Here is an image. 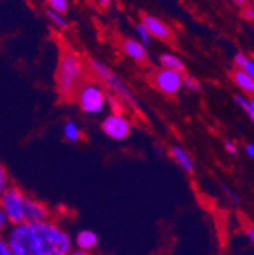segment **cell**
Instances as JSON below:
<instances>
[{
	"label": "cell",
	"instance_id": "cell-1",
	"mask_svg": "<svg viewBox=\"0 0 254 255\" xmlns=\"http://www.w3.org/2000/svg\"><path fill=\"white\" fill-rule=\"evenodd\" d=\"M84 78V62L81 56L73 50H64L59 55L55 82L56 91L61 99H70L75 93H78L81 81Z\"/></svg>",
	"mask_w": 254,
	"mask_h": 255
},
{
	"label": "cell",
	"instance_id": "cell-2",
	"mask_svg": "<svg viewBox=\"0 0 254 255\" xmlns=\"http://www.w3.org/2000/svg\"><path fill=\"white\" fill-rule=\"evenodd\" d=\"M41 255H69L73 249L70 236L52 220L32 223Z\"/></svg>",
	"mask_w": 254,
	"mask_h": 255
},
{
	"label": "cell",
	"instance_id": "cell-3",
	"mask_svg": "<svg viewBox=\"0 0 254 255\" xmlns=\"http://www.w3.org/2000/svg\"><path fill=\"white\" fill-rule=\"evenodd\" d=\"M88 69L90 72L99 79V82L113 94L117 99H120L125 105L128 107H136V94L134 91L126 84L110 66H107L105 62L91 58L88 61Z\"/></svg>",
	"mask_w": 254,
	"mask_h": 255
},
{
	"label": "cell",
	"instance_id": "cell-4",
	"mask_svg": "<svg viewBox=\"0 0 254 255\" xmlns=\"http://www.w3.org/2000/svg\"><path fill=\"white\" fill-rule=\"evenodd\" d=\"M110 96L105 91V87L101 82L88 81L84 82L78 93H76V102L82 113L88 116H99L108 107Z\"/></svg>",
	"mask_w": 254,
	"mask_h": 255
},
{
	"label": "cell",
	"instance_id": "cell-5",
	"mask_svg": "<svg viewBox=\"0 0 254 255\" xmlns=\"http://www.w3.org/2000/svg\"><path fill=\"white\" fill-rule=\"evenodd\" d=\"M5 240L14 255H41L34 227L29 222L12 225Z\"/></svg>",
	"mask_w": 254,
	"mask_h": 255
},
{
	"label": "cell",
	"instance_id": "cell-6",
	"mask_svg": "<svg viewBox=\"0 0 254 255\" xmlns=\"http://www.w3.org/2000/svg\"><path fill=\"white\" fill-rule=\"evenodd\" d=\"M0 208H2L8 219L9 225H18V223L26 222L24 217V205H26V196L18 187L9 185L3 193H0Z\"/></svg>",
	"mask_w": 254,
	"mask_h": 255
},
{
	"label": "cell",
	"instance_id": "cell-7",
	"mask_svg": "<svg viewBox=\"0 0 254 255\" xmlns=\"http://www.w3.org/2000/svg\"><path fill=\"white\" fill-rule=\"evenodd\" d=\"M183 73L175 72V70H169V69H157L152 72V85L166 96H175L180 93L183 87Z\"/></svg>",
	"mask_w": 254,
	"mask_h": 255
},
{
	"label": "cell",
	"instance_id": "cell-8",
	"mask_svg": "<svg viewBox=\"0 0 254 255\" xmlns=\"http://www.w3.org/2000/svg\"><path fill=\"white\" fill-rule=\"evenodd\" d=\"M102 132L116 141L128 138L131 134V122L123 113H110L101 123Z\"/></svg>",
	"mask_w": 254,
	"mask_h": 255
},
{
	"label": "cell",
	"instance_id": "cell-9",
	"mask_svg": "<svg viewBox=\"0 0 254 255\" xmlns=\"http://www.w3.org/2000/svg\"><path fill=\"white\" fill-rule=\"evenodd\" d=\"M140 21H142V23L145 24V27L149 30V34L152 35V38L160 40V41H165V43H168V41L172 40V37H174L172 29H171V26H169L166 21H163L162 18H158V17H155V15H152V14H143Z\"/></svg>",
	"mask_w": 254,
	"mask_h": 255
},
{
	"label": "cell",
	"instance_id": "cell-10",
	"mask_svg": "<svg viewBox=\"0 0 254 255\" xmlns=\"http://www.w3.org/2000/svg\"><path fill=\"white\" fill-rule=\"evenodd\" d=\"M120 49L126 56L136 62H145L148 59V49L137 38H123L120 43Z\"/></svg>",
	"mask_w": 254,
	"mask_h": 255
},
{
	"label": "cell",
	"instance_id": "cell-11",
	"mask_svg": "<svg viewBox=\"0 0 254 255\" xmlns=\"http://www.w3.org/2000/svg\"><path fill=\"white\" fill-rule=\"evenodd\" d=\"M24 217H26V222H29V223L46 222V220H49V210L43 202H40L37 199L26 198Z\"/></svg>",
	"mask_w": 254,
	"mask_h": 255
},
{
	"label": "cell",
	"instance_id": "cell-12",
	"mask_svg": "<svg viewBox=\"0 0 254 255\" xmlns=\"http://www.w3.org/2000/svg\"><path fill=\"white\" fill-rule=\"evenodd\" d=\"M171 156L174 158V161H175L186 173H194V170H195L194 159H192V156H190V153H189L184 147H181V146H178V144L172 146V147H171Z\"/></svg>",
	"mask_w": 254,
	"mask_h": 255
},
{
	"label": "cell",
	"instance_id": "cell-13",
	"mask_svg": "<svg viewBox=\"0 0 254 255\" xmlns=\"http://www.w3.org/2000/svg\"><path fill=\"white\" fill-rule=\"evenodd\" d=\"M232 81L244 94H248L251 98L254 96V78H251L248 73H245L241 69H236L232 73Z\"/></svg>",
	"mask_w": 254,
	"mask_h": 255
},
{
	"label": "cell",
	"instance_id": "cell-14",
	"mask_svg": "<svg viewBox=\"0 0 254 255\" xmlns=\"http://www.w3.org/2000/svg\"><path fill=\"white\" fill-rule=\"evenodd\" d=\"M98 234L91 231V230H82L76 234L75 237V246L76 249H81V251H87L90 252L91 249H94L98 246Z\"/></svg>",
	"mask_w": 254,
	"mask_h": 255
},
{
	"label": "cell",
	"instance_id": "cell-15",
	"mask_svg": "<svg viewBox=\"0 0 254 255\" xmlns=\"http://www.w3.org/2000/svg\"><path fill=\"white\" fill-rule=\"evenodd\" d=\"M158 62H160V66L163 69H169V70H175V72H180V73H184V62L183 59L172 53V52H163L160 53V56H158Z\"/></svg>",
	"mask_w": 254,
	"mask_h": 255
},
{
	"label": "cell",
	"instance_id": "cell-16",
	"mask_svg": "<svg viewBox=\"0 0 254 255\" xmlns=\"http://www.w3.org/2000/svg\"><path fill=\"white\" fill-rule=\"evenodd\" d=\"M233 64L236 66V69H241L245 73H248L251 78H254V59L253 58H250L248 55L242 52H238L233 56Z\"/></svg>",
	"mask_w": 254,
	"mask_h": 255
},
{
	"label": "cell",
	"instance_id": "cell-17",
	"mask_svg": "<svg viewBox=\"0 0 254 255\" xmlns=\"http://www.w3.org/2000/svg\"><path fill=\"white\" fill-rule=\"evenodd\" d=\"M62 134H64L67 141H72V143L81 140V129L73 120H69L64 123V126H62Z\"/></svg>",
	"mask_w": 254,
	"mask_h": 255
},
{
	"label": "cell",
	"instance_id": "cell-18",
	"mask_svg": "<svg viewBox=\"0 0 254 255\" xmlns=\"http://www.w3.org/2000/svg\"><path fill=\"white\" fill-rule=\"evenodd\" d=\"M235 101L244 110V113L250 117V120L254 123V96L253 98H245L242 94H236Z\"/></svg>",
	"mask_w": 254,
	"mask_h": 255
},
{
	"label": "cell",
	"instance_id": "cell-19",
	"mask_svg": "<svg viewBox=\"0 0 254 255\" xmlns=\"http://www.w3.org/2000/svg\"><path fill=\"white\" fill-rule=\"evenodd\" d=\"M46 15H47L49 21H50L55 27H58V29H61V30L67 29L69 23H67L66 15L62 14V12H58V11H53V9H49V8H47V9H46Z\"/></svg>",
	"mask_w": 254,
	"mask_h": 255
},
{
	"label": "cell",
	"instance_id": "cell-20",
	"mask_svg": "<svg viewBox=\"0 0 254 255\" xmlns=\"http://www.w3.org/2000/svg\"><path fill=\"white\" fill-rule=\"evenodd\" d=\"M134 35H136L134 38H137V40H139L140 43H143L146 47H148V46L152 43V40H154L152 35L149 34V30L145 27V24H143L142 21H139V23L134 24Z\"/></svg>",
	"mask_w": 254,
	"mask_h": 255
},
{
	"label": "cell",
	"instance_id": "cell-21",
	"mask_svg": "<svg viewBox=\"0 0 254 255\" xmlns=\"http://www.w3.org/2000/svg\"><path fill=\"white\" fill-rule=\"evenodd\" d=\"M43 2L47 5L49 9L58 11V12H67L69 9V0H43Z\"/></svg>",
	"mask_w": 254,
	"mask_h": 255
},
{
	"label": "cell",
	"instance_id": "cell-22",
	"mask_svg": "<svg viewBox=\"0 0 254 255\" xmlns=\"http://www.w3.org/2000/svg\"><path fill=\"white\" fill-rule=\"evenodd\" d=\"M183 87L189 91H198L201 88V84L198 82V79H195L190 75H184L183 76Z\"/></svg>",
	"mask_w": 254,
	"mask_h": 255
},
{
	"label": "cell",
	"instance_id": "cell-23",
	"mask_svg": "<svg viewBox=\"0 0 254 255\" xmlns=\"http://www.w3.org/2000/svg\"><path fill=\"white\" fill-rule=\"evenodd\" d=\"M122 101L117 99L116 96L110 94V98H108V107L110 110H113V113H122Z\"/></svg>",
	"mask_w": 254,
	"mask_h": 255
},
{
	"label": "cell",
	"instance_id": "cell-24",
	"mask_svg": "<svg viewBox=\"0 0 254 255\" xmlns=\"http://www.w3.org/2000/svg\"><path fill=\"white\" fill-rule=\"evenodd\" d=\"M222 188H224V191H226V195H227V198L230 199V202L233 204V205H241V198L235 193V191L232 190V188H229L227 185H222Z\"/></svg>",
	"mask_w": 254,
	"mask_h": 255
},
{
	"label": "cell",
	"instance_id": "cell-25",
	"mask_svg": "<svg viewBox=\"0 0 254 255\" xmlns=\"http://www.w3.org/2000/svg\"><path fill=\"white\" fill-rule=\"evenodd\" d=\"M8 178H6V170L5 167L0 169V193H3V191L8 188Z\"/></svg>",
	"mask_w": 254,
	"mask_h": 255
},
{
	"label": "cell",
	"instance_id": "cell-26",
	"mask_svg": "<svg viewBox=\"0 0 254 255\" xmlns=\"http://www.w3.org/2000/svg\"><path fill=\"white\" fill-rule=\"evenodd\" d=\"M224 146H226V150H227L230 155H233V156H236V155H238L239 149H238V146H236V143H235V141H232V140H226Z\"/></svg>",
	"mask_w": 254,
	"mask_h": 255
},
{
	"label": "cell",
	"instance_id": "cell-27",
	"mask_svg": "<svg viewBox=\"0 0 254 255\" xmlns=\"http://www.w3.org/2000/svg\"><path fill=\"white\" fill-rule=\"evenodd\" d=\"M0 255H14L12 251L9 249V246H8V243H6L5 239L0 240Z\"/></svg>",
	"mask_w": 254,
	"mask_h": 255
},
{
	"label": "cell",
	"instance_id": "cell-28",
	"mask_svg": "<svg viewBox=\"0 0 254 255\" xmlns=\"http://www.w3.org/2000/svg\"><path fill=\"white\" fill-rule=\"evenodd\" d=\"M244 17H245V20H248V21H253L254 20V6H245L244 8Z\"/></svg>",
	"mask_w": 254,
	"mask_h": 255
},
{
	"label": "cell",
	"instance_id": "cell-29",
	"mask_svg": "<svg viewBox=\"0 0 254 255\" xmlns=\"http://www.w3.org/2000/svg\"><path fill=\"white\" fill-rule=\"evenodd\" d=\"M6 223H9V219H8V216H6V213H5L2 208H0V228L5 230Z\"/></svg>",
	"mask_w": 254,
	"mask_h": 255
},
{
	"label": "cell",
	"instance_id": "cell-30",
	"mask_svg": "<svg viewBox=\"0 0 254 255\" xmlns=\"http://www.w3.org/2000/svg\"><path fill=\"white\" fill-rule=\"evenodd\" d=\"M245 153L248 158H254V143H247L245 144Z\"/></svg>",
	"mask_w": 254,
	"mask_h": 255
},
{
	"label": "cell",
	"instance_id": "cell-31",
	"mask_svg": "<svg viewBox=\"0 0 254 255\" xmlns=\"http://www.w3.org/2000/svg\"><path fill=\"white\" fill-rule=\"evenodd\" d=\"M245 233H247V237H248L250 243L254 246V227H248Z\"/></svg>",
	"mask_w": 254,
	"mask_h": 255
},
{
	"label": "cell",
	"instance_id": "cell-32",
	"mask_svg": "<svg viewBox=\"0 0 254 255\" xmlns=\"http://www.w3.org/2000/svg\"><path fill=\"white\" fill-rule=\"evenodd\" d=\"M93 2L96 5H99V6H102V8H107V6H110L111 0H93Z\"/></svg>",
	"mask_w": 254,
	"mask_h": 255
},
{
	"label": "cell",
	"instance_id": "cell-33",
	"mask_svg": "<svg viewBox=\"0 0 254 255\" xmlns=\"http://www.w3.org/2000/svg\"><path fill=\"white\" fill-rule=\"evenodd\" d=\"M232 2H233L235 5L241 6V8H245V6H248V3H250V0H232Z\"/></svg>",
	"mask_w": 254,
	"mask_h": 255
},
{
	"label": "cell",
	"instance_id": "cell-34",
	"mask_svg": "<svg viewBox=\"0 0 254 255\" xmlns=\"http://www.w3.org/2000/svg\"><path fill=\"white\" fill-rule=\"evenodd\" d=\"M69 255H93L91 252H87V251H81V249H75V251H72Z\"/></svg>",
	"mask_w": 254,
	"mask_h": 255
},
{
	"label": "cell",
	"instance_id": "cell-35",
	"mask_svg": "<svg viewBox=\"0 0 254 255\" xmlns=\"http://www.w3.org/2000/svg\"><path fill=\"white\" fill-rule=\"evenodd\" d=\"M107 255H113V254H107Z\"/></svg>",
	"mask_w": 254,
	"mask_h": 255
}]
</instances>
